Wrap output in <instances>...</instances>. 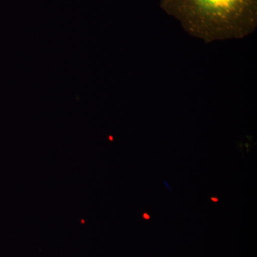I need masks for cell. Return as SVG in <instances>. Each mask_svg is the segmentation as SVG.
Segmentation results:
<instances>
[{
	"mask_svg": "<svg viewBox=\"0 0 257 257\" xmlns=\"http://www.w3.org/2000/svg\"><path fill=\"white\" fill-rule=\"evenodd\" d=\"M160 5L206 43L241 40L257 28V0H161Z\"/></svg>",
	"mask_w": 257,
	"mask_h": 257,
	"instance_id": "obj_1",
	"label": "cell"
},
{
	"mask_svg": "<svg viewBox=\"0 0 257 257\" xmlns=\"http://www.w3.org/2000/svg\"><path fill=\"white\" fill-rule=\"evenodd\" d=\"M211 200L212 201V202H218V201H219V199L216 197H211Z\"/></svg>",
	"mask_w": 257,
	"mask_h": 257,
	"instance_id": "obj_2",
	"label": "cell"
},
{
	"mask_svg": "<svg viewBox=\"0 0 257 257\" xmlns=\"http://www.w3.org/2000/svg\"><path fill=\"white\" fill-rule=\"evenodd\" d=\"M144 218H145V219H150V216H149L148 214H147V213H145V214H144Z\"/></svg>",
	"mask_w": 257,
	"mask_h": 257,
	"instance_id": "obj_3",
	"label": "cell"
}]
</instances>
